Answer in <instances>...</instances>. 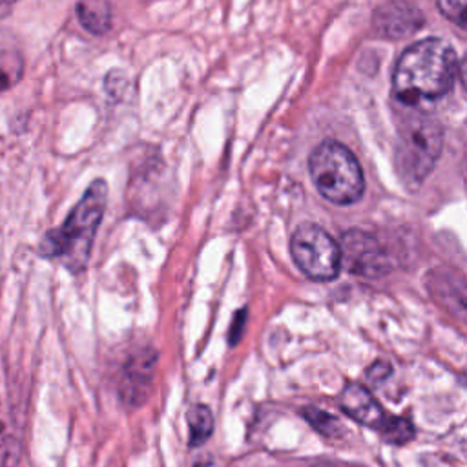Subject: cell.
Wrapping results in <instances>:
<instances>
[{
	"label": "cell",
	"mask_w": 467,
	"mask_h": 467,
	"mask_svg": "<svg viewBox=\"0 0 467 467\" xmlns=\"http://www.w3.org/2000/svg\"><path fill=\"white\" fill-rule=\"evenodd\" d=\"M303 414H305V418H308V421H310L319 432H323L325 436H334V434H336V429L339 427V421H337L334 416H330V414H327V412H323V410H316L314 407H308Z\"/></svg>",
	"instance_id": "cell-12"
},
{
	"label": "cell",
	"mask_w": 467,
	"mask_h": 467,
	"mask_svg": "<svg viewBox=\"0 0 467 467\" xmlns=\"http://www.w3.org/2000/svg\"><path fill=\"white\" fill-rule=\"evenodd\" d=\"M339 407L358 423L381 432L389 441L403 443L412 438V423L400 416H389L374 396L359 383H348L339 394Z\"/></svg>",
	"instance_id": "cell-6"
},
{
	"label": "cell",
	"mask_w": 467,
	"mask_h": 467,
	"mask_svg": "<svg viewBox=\"0 0 467 467\" xmlns=\"http://www.w3.org/2000/svg\"><path fill=\"white\" fill-rule=\"evenodd\" d=\"M77 16L91 35H104L111 26V9L106 0H78Z\"/></svg>",
	"instance_id": "cell-9"
},
{
	"label": "cell",
	"mask_w": 467,
	"mask_h": 467,
	"mask_svg": "<svg viewBox=\"0 0 467 467\" xmlns=\"http://www.w3.org/2000/svg\"><path fill=\"white\" fill-rule=\"evenodd\" d=\"M456 71V55L445 40H418L400 55L394 66L392 95L407 108L438 100L454 86Z\"/></svg>",
	"instance_id": "cell-1"
},
{
	"label": "cell",
	"mask_w": 467,
	"mask_h": 467,
	"mask_svg": "<svg viewBox=\"0 0 467 467\" xmlns=\"http://www.w3.org/2000/svg\"><path fill=\"white\" fill-rule=\"evenodd\" d=\"M443 146V130L429 113L409 109L398 124L396 168L409 184L421 182L434 168Z\"/></svg>",
	"instance_id": "cell-4"
},
{
	"label": "cell",
	"mask_w": 467,
	"mask_h": 467,
	"mask_svg": "<svg viewBox=\"0 0 467 467\" xmlns=\"http://www.w3.org/2000/svg\"><path fill=\"white\" fill-rule=\"evenodd\" d=\"M188 432H190V445L197 447L208 440L213 431V414L204 405H193L188 410Z\"/></svg>",
	"instance_id": "cell-10"
},
{
	"label": "cell",
	"mask_w": 467,
	"mask_h": 467,
	"mask_svg": "<svg viewBox=\"0 0 467 467\" xmlns=\"http://www.w3.org/2000/svg\"><path fill=\"white\" fill-rule=\"evenodd\" d=\"M343 261H347L352 272L361 275H379L389 266L378 239L363 230H350L343 235L341 263Z\"/></svg>",
	"instance_id": "cell-7"
},
{
	"label": "cell",
	"mask_w": 467,
	"mask_h": 467,
	"mask_svg": "<svg viewBox=\"0 0 467 467\" xmlns=\"http://www.w3.org/2000/svg\"><path fill=\"white\" fill-rule=\"evenodd\" d=\"M290 254L297 268L314 281H330L341 268V248L328 232L314 223L299 224L290 239Z\"/></svg>",
	"instance_id": "cell-5"
},
{
	"label": "cell",
	"mask_w": 467,
	"mask_h": 467,
	"mask_svg": "<svg viewBox=\"0 0 467 467\" xmlns=\"http://www.w3.org/2000/svg\"><path fill=\"white\" fill-rule=\"evenodd\" d=\"M425 24L423 13L410 2L390 0L372 15V29L383 38H403Z\"/></svg>",
	"instance_id": "cell-8"
},
{
	"label": "cell",
	"mask_w": 467,
	"mask_h": 467,
	"mask_svg": "<svg viewBox=\"0 0 467 467\" xmlns=\"http://www.w3.org/2000/svg\"><path fill=\"white\" fill-rule=\"evenodd\" d=\"M106 201V182L102 179L93 181L66 221L42 237L38 246L40 254L62 261L71 272L82 270L89 259L95 234L104 217Z\"/></svg>",
	"instance_id": "cell-2"
},
{
	"label": "cell",
	"mask_w": 467,
	"mask_h": 467,
	"mask_svg": "<svg viewBox=\"0 0 467 467\" xmlns=\"http://www.w3.org/2000/svg\"><path fill=\"white\" fill-rule=\"evenodd\" d=\"M13 0H0V18H4L11 11Z\"/></svg>",
	"instance_id": "cell-14"
},
{
	"label": "cell",
	"mask_w": 467,
	"mask_h": 467,
	"mask_svg": "<svg viewBox=\"0 0 467 467\" xmlns=\"http://www.w3.org/2000/svg\"><path fill=\"white\" fill-rule=\"evenodd\" d=\"M24 77V57L15 49L0 51V93L16 86Z\"/></svg>",
	"instance_id": "cell-11"
},
{
	"label": "cell",
	"mask_w": 467,
	"mask_h": 467,
	"mask_svg": "<svg viewBox=\"0 0 467 467\" xmlns=\"http://www.w3.org/2000/svg\"><path fill=\"white\" fill-rule=\"evenodd\" d=\"M316 467H347V465H336V463H321V465H316Z\"/></svg>",
	"instance_id": "cell-15"
},
{
	"label": "cell",
	"mask_w": 467,
	"mask_h": 467,
	"mask_svg": "<svg viewBox=\"0 0 467 467\" xmlns=\"http://www.w3.org/2000/svg\"><path fill=\"white\" fill-rule=\"evenodd\" d=\"M440 13L452 24L465 27V0H436Z\"/></svg>",
	"instance_id": "cell-13"
},
{
	"label": "cell",
	"mask_w": 467,
	"mask_h": 467,
	"mask_svg": "<svg viewBox=\"0 0 467 467\" xmlns=\"http://www.w3.org/2000/svg\"><path fill=\"white\" fill-rule=\"evenodd\" d=\"M308 170L317 192L334 204H352L365 192V177L356 155L341 142L317 144L308 159Z\"/></svg>",
	"instance_id": "cell-3"
}]
</instances>
